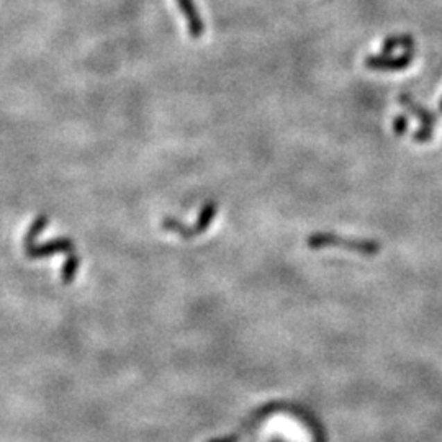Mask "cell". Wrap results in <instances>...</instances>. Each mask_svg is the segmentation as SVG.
Masks as SVG:
<instances>
[{
  "instance_id": "obj_1",
  "label": "cell",
  "mask_w": 442,
  "mask_h": 442,
  "mask_svg": "<svg viewBox=\"0 0 442 442\" xmlns=\"http://www.w3.org/2000/svg\"><path fill=\"white\" fill-rule=\"evenodd\" d=\"M307 246L309 249H326V248H341L346 250L361 254V256L373 257L382 250L380 241L377 239H362V238H344V236L334 233H318L309 235L307 238Z\"/></svg>"
},
{
  "instance_id": "obj_2",
  "label": "cell",
  "mask_w": 442,
  "mask_h": 442,
  "mask_svg": "<svg viewBox=\"0 0 442 442\" xmlns=\"http://www.w3.org/2000/svg\"><path fill=\"white\" fill-rule=\"evenodd\" d=\"M398 102L405 110L411 113L413 117H416L419 121H421V126L414 131L413 141L414 143H430L432 139V133H434V126H436V115L432 113L430 108L423 107L421 103H418L416 100L413 99L411 94H400Z\"/></svg>"
},
{
  "instance_id": "obj_3",
  "label": "cell",
  "mask_w": 442,
  "mask_h": 442,
  "mask_svg": "<svg viewBox=\"0 0 442 442\" xmlns=\"http://www.w3.org/2000/svg\"><path fill=\"white\" fill-rule=\"evenodd\" d=\"M413 49H408L407 53L400 54V56H391V54H371L364 59V66L368 71L375 72H396L403 71L411 66L413 62Z\"/></svg>"
},
{
  "instance_id": "obj_4",
  "label": "cell",
  "mask_w": 442,
  "mask_h": 442,
  "mask_svg": "<svg viewBox=\"0 0 442 442\" xmlns=\"http://www.w3.org/2000/svg\"><path fill=\"white\" fill-rule=\"evenodd\" d=\"M76 244L71 238H54L43 244H26L25 254L28 259H43L51 257L58 253H74Z\"/></svg>"
},
{
  "instance_id": "obj_5",
  "label": "cell",
  "mask_w": 442,
  "mask_h": 442,
  "mask_svg": "<svg viewBox=\"0 0 442 442\" xmlns=\"http://www.w3.org/2000/svg\"><path fill=\"white\" fill-rule=\"evenodd\" d=\"M177 6H179L180 12L184 13L190 38L198 40L200 36L203 35L205 25L202 22V17H200V13L197 10V6H195V2L194 0H177Z\"/></svg>"
},
{
  "instance_id": "obj_6",
  "label": "cell",
  "mask_w": 442,
  "mask_h": 442,
  "mask_svg": "<svg viewBox=\"0 0 442 442\" xmlns=\"http://www.w3.org/2000/svg\"><path fill=\"white\" fill-rule=\"evenodd\" d=\"M216 215V203L213 200H208V202L203 203L202 210H200L197 223L194 226H190V239L197 238V236L203 235L205 231L208 230L210 225H212L213 218Z\"/></svg>"
},
{
  "instance_id": "obj_7",
  "label": "cell",
  "mask_w": 442,
  "mask_h": 442,
  "mask_svg": "<svg viewBox=\"0 0 442 442\" xmlns=\"http://www.w3.org/2000/svg\"><path fill=\"white\" fill-rule=\"evenodd\" d=\"M414 48V38L409 33H398L386 36L382 43V53L391 54L396 49H413Z\"/></svg>"
},
{
  "instance_id": "obj_8",
  "label": "cell",
  "mask_w": 442,
  "mask_h": 442,
  "mask_svg": "<svg viewBox=\"0 0 442 442\" xmlns=\"http://www.w3.org/2000/svg\"><path fill=\"white\" fill-rule=\"evenodd\" d=\"M79 256L76 253H69V256L66 257L65 264L61 267V280L62 284L69 285L72 284V280L76 279L77 271H79Z\"/></svg>"
},
{
  "instance_id": "obj_9",
  "label": "cell",
  "mask_w": 442,
  "mask_h": 442,
  "mask_svg": "<svg viewBox=\"0 0 442 442\" xmlns=\"http://www.w3.org/2000/svg\"><path fill=\"white\" fill-rule=\"evenodd\" d=\"M48 223H49V220H48L46 215H38V216H36L35 220H33V223L30 225L28 231H26V235H25V239H24L25 246L26 244H35L36 238H38V236L43 233L44 228H46Z\"/></svg>"
},
{
  "instance_id": "obj_10",
  "label": "cell",
  "mask_w": 442,
  "mask_h": 442,
  "mask_svg": "<svg viewBox=\"0 0 442 442\" xmlns=\"http://www.w3.org/2000/svg\"><path fill=\"white\" fill-rule=\"evenodd\" d=\"M408 131V118L407 115H398L393 120V133L396 136H403Z\"/></svg>"
},
{
  "instance_id": "obj_11",
  "label": "cell",
  "mask_w": 442,
  "mask_h": 442,
  "mask_svg": "<svg viewBox=\"0 0 442 442\" xmlns=\"http://www.w3.org/2000/svg\"><path fill=\"white\" fill-rule=\"evenodd\" d=\"M208 442H239V436L230 434V436H223V437H215V439H212Z\"/></svg>"
},
{
  "instance_id": "obj_12",
  "label": "cell",
  "mask_w": 442,
  "mask_h": 442,
  "mask_svg": "<svg viewBox=\"0 0 442 442\" xmlns=\"http://www.w3.org/2000/svg\"><path fill=\"white\" fill-rule=\"evenodd\" d=\"M439 112L442 113V99H441V102H439Z\"/></svg>"
}]
</instances>
